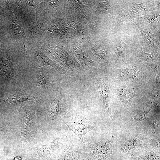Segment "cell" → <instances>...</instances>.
Segmentation results:
<instances>
[{
  "mask_svg": "<svg viewBox=\"0 0 160 160\" xmlns=\"http://www.w3.org/2000/svg\"><path fill=\"white\" fill-rule=\"evenodd\" d=\"M114 142L107 136L95 143H84L78 147L77 152L84 160H109L112 156Z\"/></svg>",
  "mask_w": 160,
  "mask_h": 160,
  "instance_id": "6da1fadb",
  "label": "cell"
},
{
  "mask_svg": "<svg viewBox=\"0 0 160 160\" xmlns=\"http://www.w3.org/2000/svg\"><path fill=\"white\" fill-rule=\"evenodd\" d=\"M63 123L79 137L81 144L84 143L83 139L87 133L96 129L87 118L81 115H76L64 120Z\"/></svg>",
  "mask_w": 160,
  "mask_h": 160,
  "instance_id": "7a4b0ae2",
  "label": "cell"
},
{
  "mask_svg": "<svg viewBox=\"0 0 160 160\" xmlns=\"http://www.w3.org/2000/svg\"><path fill=\"white\" fill-rule=\"evenodd\" d=\"M144 140L136 136L125 140L120 148V154L125 156L124 158L137 157L142 152Z\"/></svg>",
  "mask_w": 160,
  "mask_h": 160,
  "instance_id": "3957f363",
  "label": "cell"
},
{
  "mask_svg": "<svg viewBox=\"0 0 160 160\" xmlns=\"http://www.w3.org/2000/svg\"><path fill=\"white\" fill-rule=\"evenodd\" d=\"M59 139L60 137L58 136L46 145L36 146L39 158L41 160H57L61 153L58 147Z\"/></svg>",
  "mask_w": 160,
  "mask_h": 160,
  "instance_id": "277c9868",
  "label": "cell"
},
{
  "mask_svg": "<svg viewBox=\"0 0 160 160\" xmlns=\"http://www.w3.org/2000/svg\"><path fill=\"white\" fill-rule=\"evenodd\" d=\"M61 152L57 160H77L78 147L73 141L60 143Z\"/></svg>",
  "mask_w": 160,
  "mask_h": 160,
  "instance_id": "5b68a950",
  "label": "cell"
},
{
  "mask_svg": "<svg viewBox=\"0 0 160 160\" xmlns=\"http://www.w3.org/2000/svg\"><path fill=\"white\" fill-rule=\"evenodd\" d=\"M98 90L102 99L105 109L109 116H111L108 88L106 83L103 80L97 82Z\"/></svg>",
  "mask_w": 160,
  "mask_h": 160,
  "instance_id": "8992f818",
  "label": "cell"
},
{
  "mask_svg": "<svg viewBox=\"0 0 160 160\" xmlns=\"http://www.w3.org/2000/svg\"><path fill=\"white\" fill-rule=\"evenodd\" d=\"M54 55L58 61L63 64L64 66L71 67L80 68L79 64L68 54L64 51L58 49L54 50Z\"/></svg>",
  "mask_w": 160,
  "mask_h": 160,
  "instance_id": "52a82bcc",
  "label": "cell"
},
{
  "mask_svg": "<svg viewBox=\"0 0 160 160\" xmlns=\"http://www.w3.org/2000/svg\"><path fill=\"white\" fill-rule=\"evenodd\" d=\"M21 133L22 139L26 140L29 138L33 125L32 113L31 111L24 112Z\"/></svg>",
  "mask_w": 160,
  "mask_h": 160,
  "instance_id": "ba28073f",
  "label": "cell"
},
{
  "mask_svg": "<svg viewBox=\"0 0 160 160\" xmlns=\"http://www.w3.org/2000/svg\"><path fill=\"white\" fill-rule=\"evenodd\" d=\"M31 100L37 102V100L29 96L23 94H14L5 98V101L10 104L19 103L24 101Z\"/></svg>",
  "mask_w": 160,
  "mask_h": 160,
  "instance_id": "9c48e42d",
  "label": "cell"
},
{
  "mask_svg": "<svg viewBox=\"0 0 160 160\" xmlns=\"http://www.w3.org/2000/svg\"><path fill=\"white\" fill-rule=\"evenodd\" d=\"M72 51L73 54L83 65L89 66H92L94 65V62L86 57L80 48L74 47Z\"/></svg>",
  "mask_w": 160,
  "mask_h": 160,
  "instance_id": "30bf717a",
  "label": "cell"
},
{
  "mask_svg": "<svg viewBox=\"0 0 160 160\" xmlns=\"http://www.w3.org/2000/svg\"><path fill=\"white\" fill-rule=\"evenodd\" d=\"M120 76L125 79H134L137 75V70L133 66L124 69H117Z\"/></svg>",
  "mask_w": 160,
  "mask_h": 160,
  "instance_id": "8fae6325",
  "label": "cell"
},
{
  "mask_svg": "<svg viewBox=\"0 0 160 160\" xmlns=\"http://www.w3.org/2000/svg\"><path fill=\"white\" fill-rule=\"evenodd\" d=\"M137 160H160L159 152L155 151H143L137 157Z\"/></svg>",
  "mask_w": 160,
  "mask_h": 160,
  "instance_id": "7c38bea8",
  "label": "cell"
},
{
  "mask_svg": "<svg viewBox=\"0 0 160 160\" xmlns=\"http://www.w3.org/2000/svg\"><path fill=\"white\" fill-rule=\"evenodd\" d=\"M36 53L37 58L41 63L45 65H48L51 66L57 70L61 71V67L44 54L38 52H36Z\"/></svg>",
  "mask_w": 160,
  "mask_h": 160,
  "instance_id": "4fadbf2b",
  "label": "cell"
},
{
  "mask_svg": "<svg viewBox=\"0 0 160 160\" xmlns=\"http://www.w3.org/2000/svg\"><path fill=\"white\" fill-rule=\"evenodd\" d=\"M118 93L120 99L124 102L129 100L132 94L130 91L124 87L120 88L118 90Z\"/></svg>",
  "mask_w": 160,
  "mask_h": 160,
  "instance_id": "5bb4252c",
  "label": "cell"
},
{
  "mask_svg": "<svg viewBox=\"0 0 160 160\" xmlns=\"http://www.w3.org/2000/svg\"><path fill=\"white\" fill-rule=\"evenodd\" d=\"M151 108H145L137 112L134 116L135 120L137 121H143L148 116V113Z\"/></svg>",
  "mask_w": 160,
  "mask_h": 160,
  "instance_id": "9a60e30c",
  "label": "cell"
},
{
  "mask_svg": "<svg viewBox=\"0 0 160 160\" xmlns=\"http://www.w3.org/2000/svg\"><path fill=\"white\" fill-rule=\"evenodd\" d=\"M50 110L51 113L54 116L58 114L60 110V107L59 101L57 98H55L52 102Z\"/></svg>",
  "mask_w": 160,
  "mask_h": 160,
  "instance_id": "2e32d148",
  "label": "cell"
},
{
  "mask_svg": "<svg viewBox=\"0 0 160 160\" xmlns=\"http://www.w3.org/2000/svg\"><path fill=\"white\" fill-rule=\"evenodd\" d=\"M140 56L142 60L148 62L153 61L157 58L154 55L146 53L142 50L140 53Z\"/></svg>",
  "mask_w": 160,
  "mask_h": 160,
  "instance_id": "e0dca14e",
  "label": "cell"
},
{
  "mask_svg": "<svg viewBox=\"0 0 160 160\" xmlns=\"http://www.w3.org/2000/svg\"><path fill=\"white\" fill-rule=\"evenodd\" d=\"M149 65L153 70L155 74L156 81L159 82L160 81V72L159 64L151 63L149 64Z\"/></svg>",
  "mask_w": 160,
  "mask_h": 160,
  "instance_id": "ac0fdd59",
  "label": "cell"
},
{
  "mask_svg": "<svg viewBox=\"0 0 160 160\" xmlns=\"http://www.w3.org/2000/svg\"><path fill=\"white\" fill-rule=\"evenodd\" d=\"M94 51L95 54L101 59H104L105 57L106 50L102 47H97L94 48Z\"/></svg>",
  "mask_w": 160,
  "mask_h": 160,
  "instance_id": "d6986e66",
  "label": "cell"
},
{
  "mask_svg": "<svg viewBox=\"0 0 160 160\" xmlns=\"http://www.w3.org/2000/svg\"><path fill=\"white\" fill-rule=\"evenodd\" d=\"M38 81L40 85L45 87L47 81V78L45 75L42 73H40L38 76Z\"/></svg>",
  "mask_w": 160,
  "mask_h": 160,
  "instance_id": "ffe728a7",
  "label": "cell"
},
{
  "mask_svg": "<svg viewBox=\"0 0 160 160\" xmlns=\"http://www.w3.org/2000/svg\"><path fill=\"white\" fill-rule=\"evenodd\" d=\"M126 47V44L123 41H120L116 46V52L118 55H121L122 52L124 51Z\"/></svg>",
  "mask_w": 160,
  "mask_h": 160,
  "instance_id": "44dd1931",
  "label": "cell"
},
{
  "mask_svg": "<svg viewBox=\"0 0 160 160\" xmlns=\"http://www.w3.org/2000/svg\"><path fill=\"white\" fill-rule=\"evenodd\" d=\"M152 145L154 146V148H158L159 149L160 148V141L159 139H154L153 141Z\"/></svg>",
  "mask_w": 160,
  "mask_h": 160,
  "instance_id": "7402d4cb",
  "label": "cell"
},
{
  "mask_svg": "<svg viewBox=\"0 0 160 160\" xmlns=\"http://www.w3.org/2000/svg\"><path fill=\"white\" fill-rule=\"evenodd\" d=\"M119 160H137V157H132L126 159H121Z\"/></svg>",
  "mask_w": 160,
  "mask_h": 160,
  "instance_id": "603a6c76",
  "label": "cell"
},
{
  "mask_svg": "<svg viewBox=\"0 0 160 160\" xmlns=\"http://www.w3.org/2000/svg\"><path fill=\"white\" fill-rule=\"evenodd\" d=\"M77 160H84L82 157L81 156L80 154L77 153Z\"/></svg>",
  "mask_w": 160,
  "mask_h": 160,
  "instance_id": "cb8c5ba5",
  "label": "cell"
},
{
  "mask_svg": "<svg viewBox=\"0 0 160 160\" xmlns=\"http://www.w3.org/2000/svg\"><path fill=\"white\" fill-rule=\"evenodd\" d=\"M13 160H23V159L20 157L16 156L14 158Z\"/></svg>",
  "mask_w": 160,
  "mask_h": 160,
  "instance_id": "d4e9b609",
  "label": "cell"
},
{
  "mask_svg": "<svg viewBox=\"0 0 160 160\" xmlns=\"http://www.w3.org/2000/svg\"><path fill=\"white\" fill-rule=\"evenodd\" d=\"M2 128L0 126V131H1L2 130Z\"/></svg>",
  "mask_w": 160,
  "mask_h": 160,
  "instance_id": "484cf974",
  "label": "cell"
}]
</instances>
